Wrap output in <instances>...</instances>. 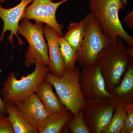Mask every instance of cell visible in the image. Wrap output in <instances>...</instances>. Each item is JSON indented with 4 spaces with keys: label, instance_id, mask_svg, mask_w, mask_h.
<instances>
[{
    "label": "cell",
    "instance_id": "20",
    "mask_svg": "<svg viewBox=\"0 0 133 133\" xmlns=\"http://www.w3.org/2000/svg\"><path fill=\"white\" fill-rule=\"evenodd\" d=\"M83 109L79 110L77 114L73 117L66 124L68 129L72 133H91L84 115Z\"/></svg>",
    "mask_w": 133,
    "mask_h": 133
},
{
    "label": "cell",
    "instance_id": "25",
    "mask_svg": "<svg viewBox=\"0 0 133 133\" xmlns=\"http://www.w3.org/2000/svg\"><path fill=\"white\" fill-rule=\"evenodd\" d=\"M126 50L128 55L133 59V45L128 44L127 46L126 47Z\"/></svg>",
    "mask_w": 133,
    "mask_h": 133
},
{
    "label": "cell",
    "instance_id": "13",
    "mask_svg": "<svg viewBox=\"0 0 133 133\" xmlns=\"http://www.w3.org/2000/svg\"><path fill=\"white\" fill-rule=\"evenodd\" d=\"M52 87L46 79L40 84L35 92L50 115L68 110L54 92Z\"/></svg>",
    "mask_w": 133,
    "mask_h": 133
},
{
    "label": "cell",
    "instance_id": "2",
    "mask_svg": "<svg viewBox=\"0 0 133 133\" xmlns=\"http://www.w3.org/2000/svg\"><path fill=\"white\" fill-rule=\"evenodd\" d=\"M124 41L118 37L115 42L101 51L96 59V63L104 76L107 90L110 93L120 82L129 64L133 62L127 52Z\"/></svg>",
    "mask_w": 133,
    "mask_h": 133
},
{
    "label": "cell",
    "instance_id": "9",
    "mask_svg": "<svg viewBox=\"0 0 133 133\" xmlns=\"http://www.w3.org/2000/svg\"><path fill=\"white\" fill-rule=\"evenodd\" d=\"M69 1L54 2L51 0H33L31 4L26 8L23 19L45 23L56 30L60 36H63L62 29L64 26L57 21L56 12L60 5Z\"/></svg>",
    "mask_w": 133,
    "mask_h": 133
},
{
    "label": "cell",
    "instance_id": "12",
    "mask_svg": "<svg viewBox=\"0 0 133 133\" xmlns=\"http://www.w3.org/2000/svg\"><path fill=\"white\" fill-rule=\"evenodd\" d=\"M43 31L48 45L49 72L54 76L61 77L64 73L65 67L57 41L60 36L56 30L47 24L43 27Z\"/></svg>",
    "mask_w": 133,
    "mask_h": 133
},
{
    "label": "cell",
    "instance_id": "24",
    "mask_svg": "<svg viewBox=\"0 0 133 133\" xmlns=\"http://www.w3.org/2000/svg\"><path fill=\"white\" fill-rule=\"evenodd\" d=\"M0 112L5 115L8 114L4 101L1 97V92H0Z\"/></svg>",
    "mask_w": 133,
    "mask_h": 133
},
{
    "label": "cell",
    "instance_id": "1",
    "mask_svg": "<svg viewBox=\"0 0 133 133\" xmlns=\"http://www.w3.org/2000/svg\"><path fill=\"white\" fill-rule=\"evenodd\" d=\"M128 4V0H89V7L102 32L112 42L120 36L133 45V37L126 32L119 17V10H125Z\"/></svg>",
    "mask_w": 133,
    "mask_h": 133
},
{
    "label": "cell",
    "instance_id": "10",
    "mask_svg": "<svg viewBox=\"0 0 133 133\" xmlns=\"http://www.w3.org/2000/svg\"><path fill=\"white\" fill-rule=\"evenodd\" d=\"M14 104L23 118L38 132L50 116L36 93Z\"/></svg>",
    "mask_w": 133,
    "mask_h": 133
},
{
    "label": "cell",
    "instance_id": "21",
    "mask_svg": "<svg viewBox=\"0 0 133 133\" xmlns=\"http://www.w3.org/2000/svg\"><path fill=\"white\" fill-rule=\"evenodd\" d=\"M126 114L122 133L133 132V102L126 105Z\"/></svg>",
    "mask_w": 133,
    "mask_h": 133
},
{
    "label": "cell",
    "instance_id": "6",
    "mask_svg": "<svg viewBox=\"0 0 133 133\" xmlns=\"http://www.w3.org/2000/svg\"><path fill=\"white\" fill-rule=\"evenodd\" d=\"M43 23L36 22L33 23L27 19H23L19 23L17 33L23 36L29 43L24 59L27 68L36 61L48 66V47L43 31Z\"/></svg>",
    "mask_w": 133,
    "mask_h": 133
},
{
    "label": "cell",
    "instance_id": "14",
    "mask_svg": "<svg viewBox=\"0 0 133 133\" xmlns=\"http://www.w3.org/2000/svg\"><path fill=\"white\" fill-rule=\"evenodd\" d=\"M112 98L127 104L133 102V62L129 64L120 82L111 93Z\"/></svg>",
    "mask_w": 133,
    "mask_h": 133
},
{
    "label": "cell",
    "instance_id": "7",
    "mask_svg": "<svg viewBox=\"0 0 133 133\" xmlns=\"http://www.w3.org/2000/svg\"><path fill=\"white\" fill-rule=\"evenodd\" d=\"M121 102L112 97L87 100L84 115L91 133H102L110 123L115 107Z\"/></svg>",
    "mask_w": 133,
    "mask_h": 133
},
{
    "label": "cell",
    "instance_id": "15",
    "mask_svg": "<svg viewBox=\"0 0 133 133\" xmlns=\"http://www.w3.org/2000/svg\"><path fill=\"white\" fill-rule=\"evenodd\" d=\"M69 110L50 115L38 131L40 133H59L74 116Z\"/></svg>",
    "mask_w": 133,
    "mask_h": 133
},
{
    "label": "cell",
    "instance_id": "8",
    "mask_svg": "<svg viewBox=\"0 0 133 133\" xmlns=\"http://www.w3.org/2000/svg\"><path fill=\"white\" fill-rule=\"evenodd\" d=\"M79 81L86 100L112 97L107 90L104 76L97 63L82 66Z\"/></svg>",
    "mask_w": 133,
    "mask_h": 133
},
{
    "label": "cell",
    "instance_id": "5",
    "mask_svg": "<svg viewBox=\"0 0 133 133\" xmlns=\"http://www.w3.org/2000/svg\"><path fill=\"white\" fill-rule=\"evenodd\" d=\"M83 20L84 35L81 49L76 56L77 62L81 66L96 63L99 53L112 43L111 40L105 36L91 12L87 15Z\"/></svg>",
    "mask_w": 133,
    "mask_h": 133
},
{
    "label": "cell",
    "instance_id": "16",
    "mask_svg": "<svg viewBox=\"0 0 133 133\" xmlns=\"http://www.w3.org/2000/svg\"><path fill=\"white\" fill-rule=\"evenodd\" d=\"M8 117L14 133H37V130L24 120L20 114L14 103L4 101Z\"/></svg>",
    "mask_w": 133,
    "mask_h": 133
},
{
    "label": "cell",
    "instance_id": "26",
    "mask_svg": "<svg viewBox=\"0 0 133 133\" xmlns=\"http://www.w3.org/2000/svg\"><path fill=\"white\" fill-rule=\"evenodd\" d=\"M6 0H0V3H4L6 1Z\"/></svg>",
    "mask_w": 133,
    "mask_h": 133
},
{
    "label": "cell",
    "instance_id": "11",
    "mask_svg": "<svg viewBox=\"0 0 133 133\" xmlns=\"http://www.w3.org/2000/svg\"><path fill=\"white\" fill-rule=\"evenodd\" d=\"M33 0H21V3L14 7L5 9L2 7L0 4V18L3 22V29L0 36V43L3 41L4 35L7 31L10 32L8 37L9 41L12 44L13 49L14 48L13 38L16 36L19 41V45H22L24 44L17 35L19 23L23 19V15L26 8Z\"/></svg>",
    "mask_w": 133,
    "mask_h": 133
},
{
    "label": "cell",
    "instance_id": "3",
    "mask_svg": "<svg viewBox=\"0 0 133 133\" xmlns=\"http://www.w3.org/2000/svg\"><path fill=\"white\" fill-rule=\"evenodd\" d=\"M80 67L76 66L65 69L61 77H57L48 72L46 79L55 88L58 97L62 104L73 114H77L79 110H84L86 106L80 86Z\"/></svg>",
    "mask_w": 133,
    "mask_h": 133
},
{
    "label": "cell",
    "instance_id": "17",
    "mask_svg": "<svg viewBox=\"0 0 133 133\" xmlns=\"http://www.w3.org/2000/svg\"><path fill=\"white\" fill-rule=\"evenodd\" d=\"M68 31L63 37L78 52L81 49L84 35L83 20L80 22H71L68 26Z\"/></svg>",
    "mask_w": 133,
    "mask_h": 133
},
{
    "label": "cell",
    "instance_id": "27",
    "mask_svg": "<svg viewBox=\"0 0 133 133\" xmlns=\"http://www.w3.org/2000/svg\"><path fill=\"white\" fill-rule=\"evenodd\" d=\"M51 1H53H53H55V0H51Z\"/></svg>",
    "mask_w": 133,
    "mask_h": 133
},
{
    "label": "cell",
    "instance_id": "22",
    "mask_svg": "<svg viewBox=\"0 0 133 133\" xmlns=\"http://www.w3.org/2000/svg\"><path fill=\"white\" fill-rule=\"evenodd\" d=\"M0 133H14L8 116L0 112Z\"/></svg>",
    "mask_w": 133,
    "mask_h": 133
},
{
    "label": "cell",
    "instance_id": "23",
    "mask_svg": "<svg viewBox=\"0 0 133 133\" xmlns=\"http://www.w3.org/2000/svg\"><path fill=\"white\" fill-rule=\"evenodd\" d=\"M123 22L126 23L129 28H133V10H132L128 12L125 16L122 18Z\"/></svg>",
    "mask_w": 133,
    "mask_h": 133
},
{
    "label": "cell",
    "instance_id": "18",
    "mask_svg": "<svg viewBox=\"0 0 133 133\" xmlns=\"http://www.w3.org/2000/svg\"><path fill=\"white\" fill-rule=\"evenodd\" d=\"M126 105L121 102L116 106L110 123L102 133H122L125 118Z\"/></svg>",
    "mask_w": 133,
    "mask_h": 133
},
{
    "label": "cell",
    "instance_id": "19",
    "mask_svg": "<svg viewBox=\"0 0 133 133\" xmlns=\"http://www.w3.org/2000/svg\"><path fill=\"white\" fill-rule=\"evenodd\" d=\"M57 41L64 62L65 69L74 67L77 62L76 56L77 52L72 47L63 37L59 36Z\"/></svg>",
    "mask_w": 133,
    "mask_h": 133
},
{
    "label": "cell",
    "instance_id": "4",
    "mask_svg": "<svg viewBox=\"0 0 133 133\" xmlns=\"http://www.w3.org/2000/svg\"><path fill=\"white\" fill-rule=\"evenodd\" d=\"M34 64V71L26 76L23 75L20 79L16 78L14 72L9 74L1 92L3 101L14 103L22 101L35 93L40 84L46 80L49 72L48 66L37 61Z\"/></svg>",
    "mask_w": 133,
    "mask_h": 133
}]
</instances>
